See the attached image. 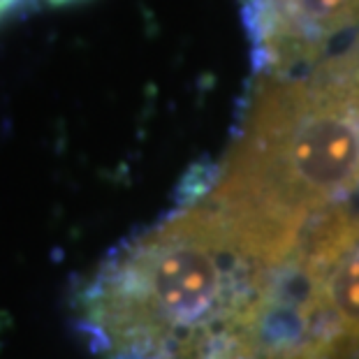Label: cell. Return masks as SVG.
<instances>
[{
    "instance_id": "cell-1",
    "label": "cell",
    "mask_w": 359,
    "mask_h": 359,
    "mask_svg": "<svg viewBox=\"0 0 359 359\" xmlns=\"http://www.w3.org/2000/svg\"><path fill=\"white\" fill-rule=\"evenodd\" d=\"M280 266L200 195L133 236L79 290L102 359H248Z\"/></svg>"
},
{
    "instance_id": "cell-3",
    "label": "cell",
    "mask_w": 359,
    "mask_h": 359,
    "mask_svg": "<svg viewBox=\"0 0 359 359\" xmlns=\"http://www.w3.org/2000/svg\"><path fill=\"white\" fill-rule=\"evenodd\" d=\"M248 359H359V209L318 218L280 266Z\"/></svg>"
},
{
    "instance_id": "cell-5",
    "label": "cell",
    "mask_w": 359,
    "mask_h": 359,
    "mask_svg": "<svg viewBox=\"0 0 359 359\" xmlns=\"http://www.w3.org/2000/svg\"><path fill=\"white\" fill-rule=\"evenodd\" d=\"M88 3V0H47V5L51 7H70V5H81Z\"/></svg>"
},
{
    "instance_id": "cell-4",
    "label": "cell",
    "mask_w": 359,
    "mask_h": 359,
    "mask_svg": "<svg viewBox=\"0 0 359 359\" xmlns=\"http://www.w3.org/2000/svg\"><path fill=\"white\" fill-rule=\"evenodd\" d=\"M241 21L262 77L359 58V0H243Z\"/></svg>"
},
{
    "instance_id": "cell-2",
    "label": "cell",
    "mask_w": 359,
    "mask_h": 359,
    "mask_svg": "<svg viewBox=\"0 0 359 359\" xmlns=\"http://www.w3.org/2000/svg\"><path fill=\"white\" fill-rule=\"evenodd\" d=\"M359 193V58L306 74L262 77L230 154L200 195L269 262Z\"/></svg>"
}]
</instances>
